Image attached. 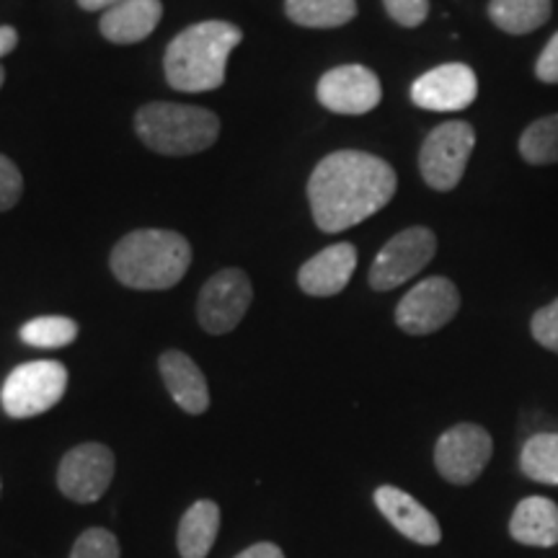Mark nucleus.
I'll list each match as a JSON object with an SVG mask.
<instances>
[{
  "instance_id": "1",
  "label": "nucleus",
  "mask_w": 558,
  "mask_h": 558,
  "mask_svg": "<svg viewBox=\"0 0 558 558\" xmlns=\"http://www.w3.org/2000/svg\"><path fill=\"white\" fill-rule=\"evenodd\" d=\"M396 186L393 166L373 153H331L308 179L313 220L324 233H341L380 213L393 199Z\"/></svg>"
},
{
  "instance_id": "2",
  "label": "nucleus",
  "mask_w": 558,
  "mask_h": 558,
  "mask_svg": "<svg viewBox=\"0 0 558 558\" xmlns=\"http://www.w3.org/2000/svg\"><path fill=\"white\" fill-rule=\"evenodd\" d=\"M243 32L228 21H202L171 39L163 54L166 81L181 94H202L226 83L230 52L241 45Z\"/></svg>"
},
{
  "instance_id": "3",
  "label": "nucleus",
  "mask_w": 558,
  "mask_h": 558,
  "mask_svg": "<svg viewBox=\"0 0 558 558\" xmlns=\"http://www.w3.org/2000/svg\"><path fill=\"white\" fill-rule=\"evenodd\" d=\"M192 246L173 230H135L111 248L109 267L124 288L169 290L190 271Z\"/></svg>"
},
{
  "instance_id": "4",
  "label": "nucleus",
  "mask_w": 558,
  "mask_h": 558,
  "mask_svg": "<svg viewBox=\"0 0 558 558\" xmlns=\"http://www.w3.org/2000/svg\"><path fill=\"white\" fill-rule=\"evenodd\" d=\"M137 137L160 156H194L220 137V117L202 107L153 101L135 114Z\"/></svg>"
},
{
  "instance_id": "5",
  "label": "nucleus",
  "mask_w": 558,
  "mask_h": 558,
  "mask_svg": "<svg viewBox=\"0 0 558 558\" xmlns=\"http://www.w3.org/2000/svg\"><path fill=\"white\" fill-rule=\"evenodd\" d=\"M68 388V369L62 362L37 360L24 362L5 378L0 390L5 414L13 418H32L58 407Z\"/></svg>"
},
{
  "instance_id": "6",
  "label": "nucleus",
  "mask_w": 558,
  "mask_h": 558,
  "mask_svg": "<svg viewBox=\"0 0 558 558\" xmlns=\"http://www.w3.org/2000/svg\"><path fill=\"white\" fill-rule=\"evenodd\" d=\"M473 148H476V132L469 122H442L424 137L418 150L422 179L432 190L452 192L463 179Z\"/></svg>"
},
{
  "instance_id": "7",
  "label": "nucleus",
  "mask_w": 558,
  "mask_h": 558,
  "mask_svg": "<svg viewBox=\"0 0 558 558\" xmlns=\"http://www.w3.org/2000/svg\"><path fill=\"white\" fill-rule=\"evenodd\" d=\"M437 254V235L429 228L414 226L390 239L369 267V288L388 292L414 279Z\"/></svg>"
},
{
  "instance_id": "8",
  "label": "nucleus",
  "mask_w": 558,
  "mask_h": 558,
  "mask_svg": "<svg viewBox=\"0 0 558 558\" xmlns=\"http://www.w3.org/2000/svg\"><path fill=\"white\" fill-rule=\"evenodd\" d=\"M460 311V292L448 277H427L414 284L396 308V324L411 337H427L450 324Z\"/></svg>"
},
{
  "instance_id": "9",
  "label": "nucleus",
  "mask_w": 558,
  "mask_h": 558,
  "mask_svg": "<svg viewBox=\"0 0 558 558\" xmlns=\"http://www.w3.org/2000/svg\"><path fill=\"white\" fill-rule=\"evenodd\" d=\"M254 288L243 269H220L205 282L197 300V318L199 326L207 333H230L246 316Z\"/></svg>"
},
{
  "instance_id": "10",
  "label": "nucleus",
  "mask_w": 558,
  "mask_h": 558,
  "mask_svg": "<svg viewBox=\"0 0 558 558\" xmlns=\"http://www.w3.org/2000/svg\"><path fill=\"white\" fill-rule=\"evenodd\" d=\"M494 452L492 435L478 424H456L435 445V465L445 481L469 486L478 481Z\"/></svg>"
},
{
  "instance_id": "11",
  "label": "nucleus",
  "mask_w": 558,
  "mask_h": 558,
  "mask_svg": "<svg viewBox=\"0 0 558 558\" xmlns=\"http://www.w3.org/2000/svg\"><path fill=\"white\" fill-rule=\"evenodd\" d=\"M114 478V452L101 442H86L65 452L58 469V486L78 505L99 501Z\"/></svg>"
},
{
  "instance_id": "12",
  "label": "nucleus",
  "mask_w": 558,
  "mask_h": 558,
  "mask_svg": "<svg viewBox=\"0 0 558 558\" xmlns=\"http://www.w3.org/2000/svg\"><path fill=\"white\" fill-rule=\"evenodd\" d=\"M316 94L333 114L360 117L378 107L383 86L378 75L365 65H339L320 75Z\"/></svg>"
},
{
  "instance_id": "13",
  "label": "nucleus",
  "mask_w": 558,
  "mask_h": 558,
  "mask_svg": "<svg viewBox=\"0 0 558 558\" xmlns=\"http://www.w3.org/2000/svg\"><path fill=\"white\" fill-rule=\"evenodd\" d=\"M478 96L476 73L463 62H448L418 75L411 86V101L427 111H463Z\"/></svg>"
},
{
  "instance_id": "14",
  "label": "nucleus",
  "mask_w": 558,
  "mask_h": 558,
  "mask_svg": "<svg viewBox=\"0 0 558 558\" xmlns=\"http://www.w3.org/2000/svg\"><path fill=\"white\" fill-rule=\"evenodd\" d=\"M375 507L393 525L403 538L418 543V546H437L442 541V527L427 507L418 505L411 494L396 486L375 488Z\"/></svg>"
},
{
  "instance_id": "15",
  "label": "nucleus",
  "mask_w": 558,
  "mask_h": 558,
  "mask_svg": "<svg viewBox=\"0 0 558 558\" xmlns=\"http://www.w3.org/2000/svg\"><path fill=\"white\" fill-rule=\"evenodd\" d=\"M357 269V248L352 243H333L300 267V290L313 298L339 295Z\"/></svg>"
},
{
  "instance_id": "16",
  "label": "nucleus",
  "mask_w": 558,
  "mask_h": 558,
  "mask_svg": "<svg viewBox=\"0 0 558 558\" xmlns=\"http://www.w3.org/2000/svg\"><path fill=\"white\" fill-rule=\"evenodd\" d=\"M158 367L177 407L186 414H205L209 409V388L197 362L179 349H169L160 354Z\"/></svg>"
},
{
  "instance_id": "17",
  "label": "nucleus",
  "mask_w": 558,
  "mask_h": 558,
  "mask_svg": "<svg viewBox=\"0 0 558 558\" xmlns=\"http://www.w3.org/2000/svg\"><path fill=\"white\" fill-rule=\"evenodd\" d=\"M160 16V0H122L114 9L104 11L101 34L114 45H137L156 32Z\"/></svg>"
},
{
  "instance_id": "18",
  "label": "nucleus",
  "mask_w": 558,
  "mask_h": 558,
  "mask_svg": "<svg viewBox=\"0 0 558 558\" xmlns=\"http://www.w3.org/2000/svg\"><path fill=\"white\" fill-rule=\"evenodd\" d=\"M509 535L522 546H558V505L546 497H527L514 507Z\"/></svg>"
},
{
  "instance_id": "19",
  "label": "nucleus",
  "mask_w": 558,
  "mask_h": 558,
  "mask_svg": "<svg viewBox=\"0 0 558 558\" xmlns=\"http://www.w3.org/2000/svg\"><path fill=\"white\" fill-rule=\"evenodd\" d=\"M220 533V507L213 499H199L179 522L177 546L181 558H207Z\"/></svg>"
},
{
  "instance_id": "20",
  "label": "nucleus",
  "mask_w": 558,
  "mask_h": 558,
  "mask_svg": "<svg viewBox=\"0 0 558 558\" xmlns=\"http://www.w3.org/2000/svg\"><path fill=\"white\" fill-rule=\"evenodd\" d=\"M554 3L550 0H492L488 3V19L494 26L512 37H522L548 24Z\"/></svg>"
},
{
  "instance_id": "21",
  "label": "nucleus",
  "mask_w": 558,
  "mask_h": 558,
  "mask_svg": "<svg viewBox=\"0 0 558 558\" xmlns=\"http://www.w3.org/2000/svg\"><path fill=\"white\" fill-rule=\"evenodd\" d=\"M284 13L305 29H337L357 16V0H284Z\"/></svg>"
},
{
  "instance_id": "22",
  "label": "nucleus",
  "mask_w": 558,
  "mask_h": 558,
  "mask_svg": "<svg viewBox=\"0 0 558 558\" xmlns=\"http://www.w3.org/2000/svg\"><path fill=\"white\" fill-rule=\"evenodd\" d=\"M520 471L535 484L558 486V432H541L522 445Z\"/></svg>"
},
{
  "instance_id": "23",
  "label": "nucleus",
  "mask_w": 558,
  "mask_h": 558,
  "mask_svg": "<svg viewBox=\"0 0 558 558\" xmlns=\"http://www.w3.org/2000/svg\"><path fill=\"white\" fill-rule=\"evenodd\" d=\"M520 156L530 166L558 163V114L541 117L522 132Z\"/></svg>"
},
{
  "instance_id": "24",
  "label": "nucleus",
  "mask_w": 558,
  "mask_h": 558,
  "mask_svg": "<svg viewBox=\"0 0 558 558\" xmlns=\"http://www.w3.org/2000/svg\"><path fill=\"white\" fill-rule=\"evenodd\" d=\"M19 337L24 344L37 349H62L78 339V324L65 316H39L26 320Z\"/></svg>"
},
{
  "instance_id": "25",
  "label": "nucleus",
  "mask_w": 558,
  "mask_h": 558,
  "mask_svg": "<svg viewBox=\"0 0 558 558\" xmlns=\"http://www.w3.org/2000/svg\"><path fill=\"white\" fill-rule=\"evenodd\" d=\"M70 558H120V543L104 527H90L75 541Z\"/></svg>"
},
{
  "instance_id": "26",
  "label": "nucleus",
  "mask_w": 558,
  "mask_h": 558,
  "mask_svg": "<svg viewBox=\"0 0 558 558\" xmlns=\"http://www.w3.org/2000/svg\"><path fill=\"white\" fill-rule=\"evenodd\" d=\"M530 333L543 349L558 354V298L543 305L541 311H535L533 320H530Z\"/></svg>"
},
{
  "instance_id": "27",
  "label": "nucleus",
  "mask_w": 558,
  "mask_h": 558,
  "mask_svg": "<svg viewBox=\"0 0 558 558\" xmlns=\"http://www.w3.org/2000/svg\"><path fill=\"white\" fill-rule=\"evenodd\" d=\"M383 5L388 16L407 29H416L429 16V0H383Z\"/></svg>"
},
{
  "instance_id": "28",
  "label": "nucleus",
  "mask_w": 558,
  "mask_h": 558,
  "mask_svg": "<svg viewBox=\"0 0 558 558\" xmlns=\"http://www.w3.org/2000/svg\"><path fill=\"white\" fill-rule=\"evenodd\" d=\"M21 192H24V179H21V171L16 169L11 158H5L0 153V213L16 207L21 199Z\"/></svg>"
},
{
  "instance_id": "29",
  "label": "nucleus",
  "mask_w": 558,
  "mask_h": 558,
  "mask_svg": "<svg viewBox=\"0 0 558 558\" xmlns=\"http://www.w3.org/2000/svg\"><path fill=\"white\" fill-rule=\"evenodd\" d=\"M535 78L543 83L556 86L558 83V32L548 39V45L543 47L538 62H535Z\"/></svg>"
},
{
  "instance_id": "30",
  "label": "nucleus",
  "mask_w": 558,
  "mask_h": 558,
  "mask_svg": "<svg viewBox=\"0 0 558 558\" xmlns=\"http://www.w3.org/2000/svg\"><path fill=\"white\" fill-rule=\"evenodd\" d=\"M235 558H284L282 548L275 546V543H256V546H251L243 550L241 556Z\"/></svg>"
},
{
  "instance_id": "31",
  "label": "nucleus",
  "mask_w": 558,
  "mask_h": 558,
  "mask_svg": "<svg viewBox=\"0 0 558 558\" xmlns=\"http://www.w3.org/2000/svg\"><path fill=\"white\" fill-rule=\"evenodd\" d=\"M19 45V32L13 26H0V58L11 54Z\"/></svg>"
},
{
  "instance_id": "32",
  "label": "nucleus",
  "mask_w": 558,
  "mask_h": 558,
  "mask_svg": "<svg viewBox=\"0 0 558 558\" xmlns=\"http://www.w3.org/2000/svg\"><path fill=\"white\" fill-rule=\"evenodd\" d=\"M117 3H122V0H78L83 11H109L114 9Z\"/></svg>"
},
{
  "instance_id": "33",
  "label": "nucleus",
  "mask_w": 558,
  "mask_h": 558,
  "mask_svg": "<svg viewBox=\"0 0 558 558\" xmlns=\"http://www.w3.org/2000/svg\"><path fill=\"white\" fill-rule=\"evenodd\" d=\"M3 81H5V70L0 68V86H3Z\"/></svg>"
}]
</instances>
